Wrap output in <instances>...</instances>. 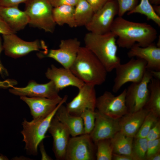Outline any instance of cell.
<instances>
[{
    "label": "cell",
    "instance_id": "9",
    "mask_svg": "<svg viewBox=\"0 0 160 160\" xmlns=\"http://www.w3.org/2000/svg\"><path fill=\"white\" fill-rule=\"evenodd\" d=\"M118 13L116 0H110L101 9L94 13L89 23L85 26L89 32L102 34L110 31L111 29Z\"/></svg>",
    "mask_w": 160,
    "mask_h": 160
},
{
    "label": "cell",
    "instance_id": "32",
    "mask_svg": "<svg viewBox=\"0 0 160 160\" xmlns=\"http://www.w3.org/2000/svg\"><path fill=\"white\" fill-rule=\"evenodd\" d=\"M119 16L123 17L127 12L132 10L138 4V0H116Z\"/></svg>",
    "mask_w": 160,
    "mask_h": 160
},
{
    "label": "cell",
    "instance_id": "36",
    "mask_svg": "<svg viewBox=\"0 0 160 160\" xmlns=\"http://www.w3.org/2000/svg\"><path fill=\"white\" fill-rule=\"evenodd\" d=\"M53 7L63 5H69L75 7L79 0H49Z\"/></svg>",
    "mask_w": 160,
    "mask_h": 160
},
{
    "label": "cell",
    "instance_id": "45",
    "mask_svg": "<svg viewBox=\"0 0 160 160\" xmlns=\"http://www.w3.org/2000/svg\"><path fill=\"white\" fill-rule=\"evenodd\" d=\"M152 7L156 14L160 17V6L159 5H153Z\"/></svg>",
    "mask_w": 160,
    "mask_h": 160
},
{
    "label": "cell",
    "instance_id": "1",
    "mask_svg": "<svg viewBox=\"0 0 160 160\" xmlns=\"http://www.w3.org/2000/svg\"><path fill=\"white\" fill-rule=\"evenodd\" d=\"M110 31L118 37L116 43L119 47L127 49L136 42L140 47H146L153 43L157 34L150 24L129 21L119 16L115 18Z\"/></svg>",
    "mask_w": 160,
    "mask_h": 160
},
{
    "label": "cell",
    "instance_id": "39",
    "mask_svg": "<svg viewBox=\"0 0 160 160\" xmlns=\"http://www.w3.org/2000/svg\"><path fill=\"white\" fill-rule=\"evenodd\" d=\"M17 84L15 80L7 79L4 81L0 80V88L4 89L12 87Z\"/></svg>",
    "mask_w": 160,
    "mask_h": 160
},
{
    "label": "cell",
    "instance_id": "15",
    "mask_svg": "<svg viewBox=\"0 0 160 160\" xmlns=\"http://www.w3.org/2000/svg\"><path fill=\"white\" fill-rule=\"evenodd\" d=\"M95 111V126L89 134L95 143L101 140L111 138L120 130L119 119L113 118L96 110Z\"/></svg>",
    "mask_w": 160,
    "mask_h": 160
},
{
    "label": "cell",
    "instance_id": "25",
    "mask_svg": "<svg viewBox=\"0 0 160 160\" xmlns=\"http://www.w3.org/2000/svg\"><path fill=\"white\" fill-rule=\"evenodd\" d=\"M134 138L127 136L120 131L110 139L113 153L131 156Z\"/></svg>",
    "mask_w": 160,
    "mask_h": 160
},
{
    "label": "cell",
    "instance_id": "35",
    "mask_svg": "<svg viewBox=\"0 0 160 160\" xmlns=\"http://www.w3.org/2000/svg\"><path fill=\"white\" fill-rule=\"evenodd\" d=\"M92 7L94 13L101 9L110 0H86Z\"/></svg>",
    "mask_w": 160,
    "mask_h": 160
},
{
    "label": "cell",
    "instance_id": "3",
    "mask_svg": "<svg viewBox=\"0 0 160 160\" xmlns=\"http://www.w3.org/2000/svg\"><path fill=\"white\" fill-rule=\"evenodd\" d=\"M116 36L111 32L99 34L89 32L84 37L85 47L100 60L107 72H111L121 63L117 55Z\"/></svg>",
    "mask_w": 160,
    "mask_h": 160
},
{
    "label": "cell",
    "instance_id": "7",
    "mask_svg": "<svg viewBox=\"0 0 160 160\" xmlns=\"http://www.w3.org/2000/svg\"><path fill=\"white\" fill-rule=\"evenodd\" d=\"M3 50L5 54L9 57L17 58L24 56L34 51L43 50L48 52L47 47L43 41L36 40L32 41L23 40L15 33L2 35Z\"/></svg>",
    "mask_w": 160,
    "mask_h": 160
},
{
    "label": "cell",
    "instance_id": "37",
    "mask_svg": "<svg viewBox=\"0 0 160 160\" xmlns=\"http://www.w3.org/2000/svg\"><path fill=\"white\" fill-rule=\"evenodd\" d=\"M28 0H0V6L9 7L18 6L22 3H25Z\"/></svg>",
    "mask_w": 160,
    "mask_h": 160
},
{
    "label": "cell",
    "instance_id": "27",
    "mask_svg": "<svg viewBox=\"0 0 160 160\" xmlns=\"http://www.w3.org/2000/svg\"><path fill=\"white\" fill-rule=\"evenodd\" d=\"M136 13L145 15L148 20H152L160 26V17L154 12L149 0H141L140 3L132 10L128 12L127 15Z\"/></svg>",
    "mask_w": 160,
    "mask_h": 160
},
{
    "label": "cell",
    "instance_id": "6",
    "mask_svg": "<svg viewBox=\"0 0 160 160\" xmlns=\"http://www.w3.org/2000/svg\"><path fill=\"white\" fill-rule=\"evenodd\" d=\"M146 62L137 58H133L128 62L119 64L115 68L116 76L112 91L117 92L125 84L129 82L137 83L142 79L146 69Z\"/></svg>",
    "mask_w": 160,
    "mask_h": 160
},
{
    "label": "cell",
    "instance_id": "10",
    "mask_svg": "<svg viewBox=\"0 0 160 160\" xmlns=\"http://www.w3.org/2000/svg\"><path fill=\"white\" fill-rule=\"evenodd\" d=\"M126 89L115 96L106 91L97 98L95 108L99 113L113 119H119L128 113L125 103Z\"/></svg>",
    "mask_w": 160,
    "mask_h": 160
},
{
    "label": "cell",
    "instance_id": "20",
    "mask_svg": "<svg viewBox=\"0 0 160 160\" xmlns=\"http://www.w3.org/2000/svg\"><path fill=\"white\" fill-rule=\"evenodd\" d=\"M0 17L15 33L24 29L29 23L27 14L18 6H0Z\"/></svg>",
    "mask_w": 160,
    "mask_h": 160
},
{
    "label": "cell",
    "instance_id": "30",
    "mask_svg": "<svg viewBox=\"0 0 160 160\" xmlns=\"http://www.w3.org/2000/svg\"><path fill=\"white\" fill-rule=\"evenodd\" d=\"M158 118L149 112L135 137L146 138L149 131L159 119Z\"/></svg>",
    "mask_w": 160,
    "mask_h": 160
},
{
    "label": "cell",
    "instance_id": "28",
    "mask_svg": "<svg viewBox=\"0 0 160 160\" xmlns=\"http://www.w3.org/2000/svg\"><path fill=\"white\" fill-rule=\"evenodd\" d=\"M95 144L97 148L96 153L97 160H112L113 149L110 139L101 140Z\"/></svg>",
    "mask_w": 160,
    "mask_h": 160
},
{
    "label": "cell",
    "instance_id": "40",
    "mask_svg": "<svg viewBox=\"0 0 160 160\" xmlns=\"http://www.w3.org/2000/svg\"><path fill=\"white\" fill-rule=\"evenodd\" d=\"M3 50V44L2 43V40L0 36V54ZM0 74L2 77L3 78L9 76V73L7 69L2 65L0 60Z\"/></svg>",
    "mask_w": 160,
    "mask_h": 160
},
{
    "label": "cell",
    "instance_id": "8",
    "mask_svg": "<svg viewBox=\"0 0 160 160\" xmlns=\"http://www.w3.org/2000/svg\"><path fill=\"white\" fill-rule=\"evenodd\" d=\"M152 78L150 71L146 69L140 82L132 83L126 89L125 103L128 112H135L144 107L149 98L148 86Z\"/></svg>",
    "mask_w": 160,
    "mask_h": 160
},
{
    "label": "cell",
    "instance_id": "2",
    "mask_svg": "<svg viewBox=\"0 0 160 160\" xmlns=\"http://www.w3.org/2000/svg\"><path fill=\"white\" fill-rule=\"evenodd\" d=\"M85 84L99 85L106 81L107 71L97 57L85 47H81L70 68Z\"/></svg>",
    "mask_w": 160,
    "mask_h": 160
},
{
    "label": "cell",
    "instance_id": "13",
    "mask_svg": "<svg viewBox=\"0 0 160 160\" xmlns=\"http://www.w3.org/2000/svg\"><path fill=\"white\" fill-rule=\"evenodd\" d=\"M95 87L84 84L79 89L77 95L65 106L70 113L80 116L87 109L95 110L97 97Z\"/></svg>",
    "mask_w": 160,
    "mask_h": 160
},
{
    "label": "cell",
    "instance_id": "26",
    "mask_svg": "<svg viewBox=\"0 0 160 160\" xmlns=\"http://www.w3.org/2000/svg\"><path fill=\"white\" fill-rule=\"evenodd\" d=\"M94 13L86 0H79L75 7L74 17L77 27L85 26L91 20Z\"/></svg>",
    "mask_w": 160,
    "mask_h": 160
},
{
    "label": "cell",
    "instance_id": "31",
    "mask_svg": "<svg viewBox=\"0 0 160 160\" xmlns=\"http://www.w3.org/2000/svg\"><path fill=\"white\" fill-rule=\"evenodd\" d=\"M80 116L81 118L83 121L84 134L89 135L95 126V110L87 109L81 113Z\"/></svg>",
    "mask_w": 160,
    "mask_h": 160
},
{
    "label": "cell",
    "instance_id": "34",
    "mask_svg": "<svg viewBox=\"0 0 160 160\" xmlns=\"http://www.w3.org/2000/svg\"><path fill=\"white\" fill-rule=\"evenodd\" d=\"M148 140L160 138V121L158 119L149 131L146 137Z\"/></svg>",
    "mask_w": 160,
    "mask_h": 160
},
{
    "label": "cell",
    "instance_id": "23",
    "mask_svg": "<svg viewBox=\"0 0 160 160\" xmlns=\"http://www.w3.org/2000/svg\"><path fill=\"white\" fill-rule=\"evenodd\" d=\"M148 87L149 97L144 108L159 118L160 116V80L152 78Z\"/></svg>",
    "mask_w": 160,
    "mask_h": 160
},
{
    "label": "cell",
    "instance_id": "19",
    "mask_svg": "<svg viewBox=\"0 0 160 160\" xmlns=\"http://www.w3.org/2000/svg\"><path fill=\"white\" fill-rule=\"evenodd\" d=\"M127 53L129 58L136 57L147 63V69L160 71V47L153 43L143 47L134 44Z\"/></svg>",
    "mask_w": 160,
    "mask_h": 160
},
{
    "label": "cell",
    "instance_id": "38",
    "mask_svg": "<svg viewBox=\"0 0 160 160\" xmlns=\"http://www.w3.org/2000/svg\"><path fill=\"white\" fill-rule=\"evenodd\" d=\"M0 33L2 35L15 33L0 17Z\"/></svg>",
    "mask_w": 160,
    "mask_h": 160
},
{
    "label": "cell",
    "instance_id": "44",
    "mask_svg": "<svg viewBox=\"0 0 160 160\" xmlns=\"http://www.w3.org/2000/svg\"><path fill=\"white\" fill-rule=\"evenodd\" d=\"M146 160H160V152L155 154L148 158Z\"/></svg>",
    "mask_w": 160,
    "mask_h": 160
},
{
    "label": "cell",
    "instance_id": "18",
    "mask_svg": "<svg viewBox=\"0 0 160 160\" xmlns=\"http://www.w3.org/2000/svg\"><path fill=\"white\" fill-rule=\"evenodd\" d=\"M46 77L52 81L59 90L68 86H73L78 89L84 83L76 77L69 69L57 68L52 65L45 73Z\"/></svg>",
    "mask_w": 160,
    "mask_h": 160
},
{
    "label": "cell",
    "instance_id": "29",
    "mask_svg": "<svg viewBox=\"0 0 160 160\" xmlns=\"http://www.w3.org/2000/svg\"><path fill=\"white\" fill-rule=\"evenodd\" d=\"M148 142L146 138H134L132 155L133 160H145Z\"/></svg>",
    "mask_w": 160,
    "mask_h": 160
},
{
    "label": "cell",
    "instance_id": "21",
    "mask_svg": "<svg viewBox=\"0 0 160 160\" xmlns=\"http://www.w3.org/2000/svg\"><path fill=\"white\" fill-rule=\"evenodd\" d=\"M148 112L143 108L136 112H128L124 115L119 119L120 131L134 138Z\"/></svg>",
    "mask_w": 160,
    "mask_h": 160
},
{
    "label": "cell",
    "instance_id": "12",
    "mask_svg": "<svg viewBox=\"0 0 160 160\" xmlns=\"http://www.w3.org/2000/svg\"><path fill=\"white\" fill-rule=\"evenodd\" d=\"M80 45V42L76 38L62 40L59 48L48 50L44 58H52L63 67L70 69L76 58Z\"/></svg>",
    "mask_w": 160,
    "mask_h": 160
},
{
    "label": "cell",
    "instance_id": "24",
    "mask_svg": "<svg viewBox=\"0 0 160 160\" xmlns=\"http://www.w3.org/2000/svg\"><path fill=\"white\" fill-rule=\"evenodd\" d=\"M74 6L69 5L53 7V17L56 24L62 26L66 24L71 28L76 27L74 17Z\"/></svg>",
    "mask_w": 160,
    "mask_h": 160
},
{
    "label": "cell",
    "instance_id": "5",
    "mask_svg": "<svg viewBox=\"0 0 160 160\" xmlns=\"http://www.w3.org/2000/svg\"><path fill=\"white\" fill-rule=\"evenodd\" d=\"M53 7L49 0H28L24 11L29 18L30 26L53 33L56 24L53 17Z\"/></svg>",
    "mask_w": 160,
    "mask_h": 160
},
{
    "label": "cell",
    "instance_id": "41",
    "mask_svg": "<svg viewBox=\"0 0 160 160\" xmlns=\"http://www.w3.org/2000/svg\"><path fill=\"white\" fill-rule=\"evenodd\" d=\"M112 160H133L132 157L129 156L113 153Z\"/></svg>",
    "mask_w": 160,
    "mask_h": 160
},
{
    "label": "cell",
    "instance_id": "46",
    "mask_svg": "<svg viewBox=\"0 0 160 160\" xmlns=\"http://www.w3.org/2000/svg\"><path fill=\"white\" fill-rule=\"evenodd\" d=\"M151 4L159 5L160 4V0H149Z\"/></svg>",
    "mask_w": 160,
    "mask_h": 160
},
{
    "label": "cell",
    "instance_id": "11",
    "mask_svg": "<svg viewBox=\"0 0 160 160\" xmlns=\"http://www.w3.org/2000/svg\"><path fill=\"white\" fill-rule=\"evenodd\" d=\"M95 145L89 135L84 134L72 137L69 141L65 160H94Z\"/></svg>",
    "mask_w": 160,
    "mask_h": 160
},
{
    "label": "cell",
    "instance_id": "14",
    "mask_svg": "<svg viewBox=\"0 0 160 160\" xmlns=\"http://www.w3.org/2000/svg\"><path fill=\"white\" fill-rule=\"evenodd\" d=\"M9 89L11 93L17 96L29 97H41L54 99L60 96V91L51 81L44 84H39L33 80L30 81L27 85L23 87H12Z\"/></svg>",
    "mask_w": 160,
    "mask_h": 160
},
{
    "label": "cell",
    "instance_id": "22",
    "mask_svg": "<svg viewBox=\"0 0 160 160\" xmlns=\"http://www.w3.org/2000/svg\"><path fill=\"white\" fill-rule=\"evenodd\" d=\"M55 116L66 128L72 137L84 134V124L81 118L70 113L63 104L58 108Z\"/></svg>",
    "mask_w": 160,
    "mask_h": 160
},
{
    "label": "cell",
    "instance_id": "17",
    "mask_svg": "<svg viewBox=\"0 0 160 160\" xmlns=\"http://www.w3.org/2000/svg\"><path fill=\"white\" fill-rule=\"evenodd\" d=\"M20 99L28 106L33 119L44 118L50 114L62 101L60 96L51 99L44 97L20 96Z\"/></svg>",
    "mask_w": 160,
    "mask_h": 160
},
{
    "label": "cell",
    "instance_id": "43",
    "mask_svg": "<svg viewBox=\"0 0 160 160\" xmlns=\"http://www.w3.org/2000/svg\"><path fill=\"white\" fill-rule=\"evenodd\" d=\"M149 70L151 73L153 78L157 79L160 80V71Z\"/></svg>",
    "mask_w": 160,
    "mask_h": 160
},
{
    "label": "cell",
    "instance_id": "16",
    "mask_svg": "<svg viewBox=\"0 0 160 160\" xmlns=\"http://www.w3.org/2000/svg\"><path fill=\"white\" fill-rule=\"evenodd\" d=\"M53 139V150L57 160L65 159L70 134L66 128L54 116L48 130Z\"/></svg>",
    "mask_w": 160,
    "mask_h": 160
},
{
    "label": "cell",
    "instance_id": "42",
    "mask_svg": "<svg viewBox=\"0 0 160 160\" xmlns=\"http://www.w3.org/2000/svg\"><path fill=\"white\" fill-rule=\"evenodd\" d=\"M41 152V153L42 160H52L46 153L44 149V145L42 141L40 143Z\"/></svg>",
    "mask_w": 160,
    "mask_h": 160
},
{
    "label": "cell",
    "instance_id": "4",
    "mask_svg": "<svg viewBox=\"0 0 160 160\" xmlns=\"http://www.w3.org/2000/svg\"><path fill=\"white\" fill-rule=\"evenodd\" d=\"M68 97L67 95H65L54 110L45 118L33 119L30 121L26 119L24 120L22 123L23 128L21 133L23 137V141L25 143V148L28 154L37 155L38 147L46 137V133L52 118L59 107L66 102Z\"/></svg>",
    "mask_w": 160,
    "mask_h": 160
},
{
    "label": "cell",
    "instance_id": "33",
    "mask_svg": "<svg viewBox=\"0 0 160 160\" xmlns=\"http://www.w3.org/2000/svg\"><path fill=\"white\" fill-rule=\"evenodd\" d=\"M160 152V138L152 140H148L146 159Z\"/></svg>",
    "mask_w": 160,
    "mask_h": 160
},
{
    "label": "cell",
    "instance_id": "47",
    "mask_svg": "<svg viewBox=\"0 0 160 160\" xmlns=\"http://www.w3.org/2000/svg\"><path fill=\"white\" fill-rule=\"evenodd\" d=\"M9 159L6 156H4L2 154L0 155V160H8Z\"/></svg>",
    "mask_w": 160,
    "mask_h": 160
}]
</instances>
